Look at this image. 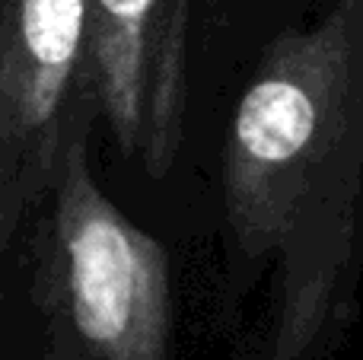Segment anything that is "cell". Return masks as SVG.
<instances>
[{
	"instance_id": "6da1fadb",
	"label": "cell",
	"mask_w": 363,
	"mask_h": 360,
	"mask_svg": "<svg viewBox=\"0 0 363 360\" xmlns=\"http://www.w3.org/2000/svg\"><path fill=\"white\" fill-rule=\"evenodd\" d=\"M213 313L249 360H332L363 293V0H306L223 96L207 166Z\"/></svg>"
},
{
	"instance_id": "7a4b0ae2",
	"label": "cell",
	"mask_w": 363,
	"mask_h": 360,
	"mask_svg": "<svg viewBox=\"0 0 363 360\" xmlns=\"http://www.w3.org/2000/svg\"><path fill=\"white\" fill-rule=\"evenodd\" d=\"M96 112L74 125L45 195L0 246L4 360H176L166 236L106 189Z\"/></svg>"
},
{
	"instance_id": "3957f363",
	"label": "cell",
	"mask_w": 363,
	"mask_h": 360,
	"mask_svg": "<svg viewBox=\"0 0 363 360\" xmlns=\"http://www.w3.org/2000/svg\"><path fill=\"white\" fill-rule=\"evenodd\" d=\"M194 23L198 0H89L102 182L166 240H207L194 140Z\"/></svg>"
},
{
	"instance_id": "277c9868",
	"label": "cell",
	"mask_w": 363,
	"mask_h": 360,
	"mask_svg": "<svg viewBox=\"0 0 363 360\" xmlns=\"http://www.w3.org/2000/svg\"><path fill=\"white\" fill-rule=\"evenodd\" d=\"M86 112L89 0H0V246L45 195Z\"/></svg>"
}]
</instances>
